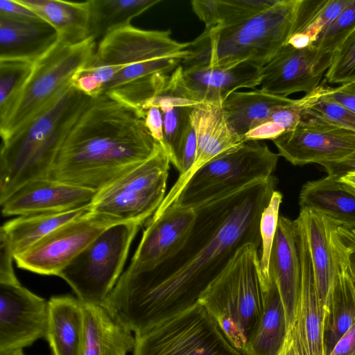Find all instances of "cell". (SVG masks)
<instances>
[{"label": "cell", "instance_id": "6da1fadb", "mask_svg": "<svg viewBox=\"0 0 355 355\" xmlns=\"http://www.w3.org/2000/svg\"><path fill=\"white\" fill-rule=\"evenodd\" d=\"M277 182L272 175L195 208L183 248L150 270L125 271L103 306L135 336L193 306L240 248H261V215Z\"/></svg>", "mask_w": 355, "mask_h": 355}, {"label": "cell", "instance_id": "7a4b0ae2", "mask_svg": "<svg viewBox=\"0 0 355 355\" xmlns=\"http://www.w3.org/2000/svg\"><path fill=\"white\" fill-rule=\"evenodd\" d=\"M160 146L135 110L102 94L91 99L71 128L49 178L98 192Z\"/></svg>", "mask_w": 355, "mask_h": 355}, {"label": "cell", "instance_id": "3957f363", "mask_svg": "<svg viewBox=\"0 0 355 355\" xmlns=\"http://www.w3.org/2000/svg\"><path fill=\"white\" fill-rule=\"evenodd\" d=\"M188 45L173 40L169 30H143L130 24L99 40L92 57L71 83L92 98L104 94L144 119L143 105L188 56Z\"/></svg>", "mask_w": 355, "mask_h": 355}, {"label": "cell", "instance_id": "277c9868", "mask_svg": "<svg viewBox=\"0 0 355 355\" xmlns=\"http://www.w3.org/2000/svg\"><path fill=\"white\" fill-rule=\"evenodd\" d=\"M91 99L71 83L46 110L1 141L0 204L27 182L49 178L65 137Z\"/></svg>", "mask_w": 355, "mask_h": 355}, {"label": "cell", "instance_id": "5b68a950", "mask_svg": "<svg viewBox=\"0 0 355 355\" xmlns=\"http://www.w3.org/2000/svg\"><path fill=\"white\" fill-rule=\"evenodd\" d=\"M300 0H279L272 7L232 26L205 28L189 42L183 71L230 67L243 62L262 68L287 44Z\"/></svg>", "mask_w": 355, "mask_h": 355}, {"label": "cell", "instance_id": "8992f818", "mask_svg": "<svg viewBox=\"0 0 355 355\" xmlns=\"http://www.w3.org/2000/svg\"><path fill=\"white\" fill-rule=\"evenodd\" d=\"M259 249L253 243L240 248L198 300L230 343L245 355L265 307Z\"/></svg>", "mask_w": 355, "mask_h": 355}, {"label": "cell", "instance_id": "52a82bcc", "mask_svg": "<svg viewBox=\"0 0 355 355\" xmlns=\"http://www.w3.org/2000/svg\"><path fill=\"white\" fill-rule=\"evenodd\" d=\"M97 46L90 37L71 44L58 40L35 60L33 71L4 121L0 123L1 141L22 129L51 105L85 67Z\"/></svg>", "mask_w": 355, "mask_h": 355}, {"label": "cell", "instance_id": "ba28073f", "mask_svg": "<svg viewBox=\"0 0 355 355\" xmlns=\"http://www.w3.org/2000/svg\"><path fill=\"white\" fill-rule=\"evenodd\" d=\"M141 225L125 222L110 226L58 276L83 303L103 306L122 275L131 243Z\"/></svg>", "mask_w": 355, "mask_h": 355}, {"label": "cell", "instance_id": "9c48e42d", "mask_svg": "<svg viewBox=\"0 0 355 355\" xmlns=\"http://www.w3.org/2000/svg\"><path fill=\"white\" fill-rule=\"evenodd\" d=\"M279 155L265 143L251 140L200 168L173 205L195 209L260 180L275 171Z\"/></svg>", "mask_w": 355, "mask_h": 355}, {"label": "cell", "instance_id": "30bf717a", "mask_svg": "<svg viewBox=\"0 0 355 355\" xmlns=\"http://www.w3.org/2000/svg\"><path fill=\"white\" fill-rule=\"evenodd\" d=\"M170 163L161 145L149 159L98 191L91 203L92 211L123 223L142 225L155 214L166 196Z\"/></svg>", "mask_w": 355, "mask_h": 355}, {"label": "cell", "instance_id": "8fae6325", "mask_svg": "<svg viewBox=\"0 0 355 355\" xmlns=\"http://www.w3.org/2000/svg\"><path fill=\"white\" fill-rule=\"evenodd\" d=\"M135 336L132 355H245L226 338L198 302Z\"/></svg>", "mask_w": 355, "mask_h": 355}, {"label": "cell", "instance_id": "7c38bea8", "mask_svg": "<svg viewBox=\"0 0 355 355\" xmlns=\"http://www.w3.org/2000/svg\"><path fill=\"white\" fill-rule=\"evenodd\" d=\"M123 223L91 211L55 230L14 257L17 266L35 273L58 276L78 254L110 226Z\"/></svg>", "mask_w": 355, "mask_h": 355}, {"label": "cell", "instance_id": "4fadbf2b", "mask_svg": "<svg viewBox=\"0 0 355 355\" xmlns=\"http://www.w3.org/2000/svg\"><path fill=\"white\" fill-rule=\"evenodd\" d=\"M279 155L294 166L340 160L355 151V132L308 110L299 125L272 140Z\"/></svg>", "mask_w": 355, "mask_h": 355}, {"label": "cell", "instance_id": "5bb4252c", "mask_svg": "<svg viewBox=\"0 0 355 355\" xmlns=\"http://www.w3.org/2000/svg\"><path fill=\"white\" fill-rule=\"evenodd\" d=\"M49 302L19 282L0 284V352L31 346L45 338Z\"/></svg>", "mask_w": 355, "mask_h": 355}, {"label": "cell", "instance_id": "9a60e30c", "mask_svg": "<svg viewBox=\"0 0 355 355\" xmlns=\"http://www.w3.org/2000/svg\"><path fill=\"white\" fill-rule=\"evenodd\" d=\"M331 61L313 45L295 48L286 44L261 68L260 89L282 97L309 94L320 85Z\"/></svg>", "mask_w": 355, "mask_h": 355}, {"label": "cell", "instance_id": "2e32d148", "mask_svg": "<svg viewBox=\"0 0 355 355\" xmlns=\"http://www.w3.org/2000/svg\"><path fill=\"white\" fill-rule=\"evenodd\" d=\"M196 218L195 209L175 205L153 215L125 272L148 271L173 257L186 243Z\"/></svg>", "mask_w": 355, "mask_h": 355}, {"label": "cell", "instance_id": "e0dca14e", "mask_svg": "<svg viewBox=\"0 0 355 355\" xmlns=\"http://www.w3.org/2000/svg\"><path fill=\"white\" fill-rule=\"evenodd\" d=\"M191 119L197 139L195 162L184 175L178 177L155 215L164 213L175 203L187 182L200 168L245 142L230 126L222 105H205L195 108Z\"/></svg>", "mask_w": 355, "mask_h": 355}, {"label": "cell", "instance_id": "ac0fdd59", "mask_svg": "<svg viewBox=\"0 0 355 355\" xmlns=\"http://www.w3.org/2000/svg\"><path fill=\"white\" fill-rule=\"evenodd\" d=\"M297 218L304 230L318 296L324 307L338 273L347 261L344 245L338 235L340 226L312 209H300Z\"/></svg>", "mask_w": 355, "mask_h": 355}, {"label": "cell", "instance_id": "d6986e66", "mask_svg": "<svg viewBox=\"0 0 355 355\" xmlns=\"http://www.w3.org/2000/svg\"><path fill=\"white\" fill-rule=\"evenodd\" d=\"M97 191L50 178L32 180L1 203L3 216L58 212L92 203Z\"/></svg>", "mask_w": 355, "mask_h": 355}, {"label": "cell", "instance_id": "ffe728a7", "mask_svg": "<svg viewBox=\"0 0 355 355\" xmlns=\"http://www.w3.org/2000/svg\"><path fill=\"white\" fill-rule=\"evenodd\" d=\"M269 276L275 282L286 313L288 331L293 327L301 290L299 230L295 220L279 216L269 261Z\"/></svg>", "mask_w": 355, "mask_h": 355}, {"label": "cell", "instance_id": "44dd1931", "mask_svg": "<svg viewBox=\"0 0 355 355\" xmlns=\"http://www.w3.org/2000/svg\"><path fill=\"white\" fill-rule=\"evenodd\" d=\"M295 220L299 230L302 279L295 320L289 330L293 334L300 355H324V307L321 304L318 296L303 228L297 218Z\"/></svg>", "mask_w": 355, "mask_h": 355}, {"label": "cell", "instance_id": "7402d4cb", "mask_svg": "<svg viewBox=\"0 0 355 355\" xmlns=\"http://www.w3.org/2000/svg\"><path fill=\"white\" fill-rule=\"evenodd\" d=\"M208 105L195 101L184 86L183 69L179 65L168 77L156 96L142 107L160 109L163 118L164 145L170 162L175 168L180 141L195 108Z\"/></svg>", "mask_w": 355, "mask_h": 355}, {"label": "cell", "instance_id": "603a6c76", "mask_svg": "<svg viewBox=\"0 0 355 355\" xmlns=\"http://www.w3.org/2000/svg\"><path fill=\"white\" fill-rule=\"evenodd\" d=\"M261 68L243 62L230 67H206L183 71V82L196 101L222 105L232 92L260 85Z\"/></svg>", "mask_w": 355, "mask_h": 355}, {"label": "cell", "instance_id": "cb8c5ba5", "mask_svg": "<svg viewBox=\"0 0 355 355\" xmlns=\"http://www.w3.org/2000/svg\"><path fill=\"white\" fill-rule=\"evenodd\" d=\"M58 40L55 29L40 17L0 15V58L35 61Z\"/></svg>", "mask_w": 355, "mask_h": 355}, {"label": "cell", "instance_id": "d4e9b609", "mask_svg": "<svg viewBox=\"0 0 355 355\" xmlns=\"http://www.w3.org/2000/svg\"><path fill=\"white\" fill-rule=\"evenodd\" d=\"M300 209L314 210L340 227L355 229V189L339 178L327 175L309 181L299 195Z\"/></svg>", "mask_w": 355, "mask_h": 355}, {"label": "cell", "instance_id": "484cf974", "mask_svg": "<svg viewBox=\"0 0 355 355\" xmlns=\"http://www.w3.org/2000/svg\"><path fill=\"white\" fill-rule=\"evenodd\" d=\"M84 332L80 355H127L135 336L103 306L83 303Z\"/></svg>", "mask_w": 355, "mask_h": 355}, {"label": "cell", "instance_id": "4316f807", "mask_svg": "<svg viewBox=\"0 0 355 355\" xmlns=\"http://www.w3.org/2000/svg\"><path fill=\"white\" fill-rule=\"evenodd\" d=\"M48 302L45 339L51 355H80L84 332L83 303L70 295L52 296Z\"/></svg>", "mask_w": 355, "mask_h": 355}, {"label": "cell", "instance_id": "83f0119b", "mask_svg": "<svg viewBox=\"0 0 355 355\" xmlns=\"http://www.w3.org/2000/svg\"><path fill=\"white\" fill-rule=\"evenodd\" d=\"M51 24L58 40L75 44L92 37L90 1L17 0Z\"/></svg>", "mask_w": 355, "mask_h": 355}, {"label": "cell", "instance_id": "f1b7e54d", "mask_svg": "<svg viewBox=\"0 0 355 355\" xmlns=\"http://www.w3.org/2000/svg\"><path fill=\"white\" fill-rule=\"evenodd\" d=\"M91 211L90 204L64 211L19 216L5 223L1 227L0 234L8 240L15 257L62 225Z\"/></svg>", "mask_w": 355, "mask_h": 355}, {"label": "cell", "instance_id": "f546056e", "mask_svg": "<svg viewBox=\"0 0 355 355\" xmlns=\"http://www.w3.org/2000/svg\"><path fill=\"white\" fill-rule=\"evenodd\" d=\"M354 324L355 290L346 261L338 273L324 306V355H330L338 340Z\"/></svg>", "mask_w": 355, "mask_h": 355}, {"label": "cell", "instance_id": "4dcf8cb0", "mask_svg": "<svg viewBox=\"0 0 355 355\" xmlns=\"http://www.w3.org/2000/svg\"><path fill=\"white\" fill-rule=\"evenodd\" d=\"M294 99L269 94L262 89L234 92L222 104L227 121L239 136H244L264 121L277 108ZM245 140V139H244Z\"/></svg>", "mask_w": 355, "mask_h": 355}, {"label": "cell", "instance_id": "1f68e13d", "mask_svg": "<svg viewBox=\"0 0 355 355\" xmlns=\"http://www.w3.org/2000/svg\"><path fill=\"white\" fill-rule=\"evenodd\" d=\"M288 335L284 304L275 281L270 277L262 316L249 342L246 355H279Z\"/></svg>", "mask_w": 355, "mask_h": 355}, {"label": "cell", "instance_id": "d6a6232c", "mask_svg": "<svg viewBox=\"0 0 355 355\" xmlns=\"http://www.w3.org/2000/svg\"><path fill=\"white\" fill-rule=\"evenodd\" d=\"M279 0H194L193 12L205 28H226L239 24L272 7Z\"/></svg>", "mask_w": 355, "mask_h": 355}, {"label": "cell", "instance_id": "836d02e7", "mask_svg": "<svg viewBox=\"0 0 355 355\" xmlns=\"http://www.w3.org/2000/svg\"><path fill=\"white\" fill-rule=\"evenodd\" d=\"M91 33L100 40L112 31L130 24V21L159 3L160 0H89Z\"/></svg>", "mask_w": 355, "mask_h": 355}, {"label": "cell", "instance_id": "e575fe53", "mask_svg": "<svg viewBox=\"0 0 355 355\" xmlns=\"http://www.w3.org/2000/svg\"><path fill=\"white\" fill-rule=\"evenodd\" d=\"M328 87L320 84L309 94L288 105L274 110L264 121L248 132L245 136V141L265 139L273 140L282 135L295 129L300 123L302 116L325 94Z\"/></svg>", "mask_w": 355, "mask_h": 355}, {"label": "cell", "instance_id": "d590c367", "mask_svg": "<svg viewBox=\"0 0 355 355\" xmlns=\"http://www.w3.org/2000/svg\"><path fill=\"white\" fill-rule=\"evenodd\" d=\"M35 61L0 58V123L7 118L29 78Z\"/></svg>", "mask_w": 355, "mask_h": 355}, {"label": "cell", "instance_id": "8d00e7d4", "mask_svg": "<svg viewBox=\"0 0 355 355\" xmlns=\"http://www.w3.org/2000/svg\"><path fill=\"white\" fill-rule=\"evenodd\" d=\"M282 194L275 191L270 200L261 213L259 223L261 253L259 261V270L262 286L266 291L269 282V261L279 220V207Z\"/></svg>", "mask_w": 355, "mask_h": 355}, {"label": "cell", "instance_id": "74e56055", "mask_svg": "<svg viewBox=\"0 0 355 355\" xmlns=\"http://www.w3.org/2000/svg\"><path fill=\"white\" fill-rule=\"evenodd\" d=\"M355 30V0H352L339 15L312 44L319 52L331 58L343 41Z\"/></svg>", "mask_w": 355, "mask_h": 355}, {"label": "cell", "instance_id": "f35d334b", "mask_svg": "<svg viewBox=\"0 0 355 355\" xmlns=\"http://www.w3.org/2000/svg\"><path fill=\"white\" fill-rule=\"evenodd\" d=\"M351 1L352 0H327L313 19L303 30L292 34L287 44L295 48H305L312 45L319 34Z\"/></svg>", "mask_w": 355, "mask_h": 355}, {"label": "cell", "instance_id": "ab89813d", "mask_svg": "<svg viewBox=\"0 0 355 355\" xmlns=\"http://www.w3.org/2000/svg\"><path fill=\"white\" fill-rule=\"evenodd\" d=\"M324 76L329 83L340 85L355 82V30L334 53Z\"/></svg>", "mask_w": 355, "mask_h": 355}, {"label": "cell", "instance_id": "60d3db41", "mask_svg": "<svg viewBox=\"0 0 355 355\" xmlns=\"http://www.w3.org/2000/svg\"><path fill=\"white\" fill-rule=\"evenodd\" d=\"M329 122L355 132V112L329 100L320 98L311 107Z\"/></svg>", "mask_w": 355, "mask_h": 355}, {"label": "cell", "instance_id": "b9f144b4", "mask_svg": "<svg viewBox=\"0 0 355 355\" xmlns=\"http://www.w3.org/2000/svg\"><path fill=\"white\" fill-rule=\"evenodd\" d=\"M197 139L194 126L190 120L182 135L179 148L177 170L179 177L184 175L192 167L196 155Z\"/></svg>", "mask_w": 355, "mask_h": 355}, {"label": "cell", "instance_id": "7bdbcfd3", "mask_svg": "<svg viewBox=\"0 0 355 355\" xmlns=\"http://www.w3.org/2000/svg\"><path fill=\"white\" fill-rule=\"evenodd\" d=\"M13 252L6 238L0 234V284L18 282L12 267Z\"/></svg>", "mask_w": 355, "mask_h": 355}, {"label": "cell", "instance_id": "ee69618b", "mask_svg": "<svg viewBox=\"0 0 355 355\" xmlns=\"http://www.w3.org/2000/svg\"><path fill=\"white\" fill-rule=\"evenodd\" d=\"M321 98L335 102L355 112V82L329 87Z\"/></svg>", "mask_w": 355, "mask_h": 355}, {"label": "cell", "instance_id": "f6af8a7d", "mask_svg": "<svg viewBox=\"0 0 355 355\" xmlns=\"http://www.w3.org/2000/svg\"><path fill=\"white\" fill-rule=\"evenodd\" d=\"M144 123L151 136L163 147V118L159 108L150 107L145 111Z\"/></svg>", "mask_w": 355, "mask_h": 355}, {"label": "cell", "instance_id": "bcb514c9", "mask_svg": "<svg viewBox=\"0 0 355 355\" xmlns=\"http://www.w3.org/2000/svg\"><path fill=\"white\" fill-rule=\"evenodd\" d=\"M320 165L324 167L327 175L339 178L348 173H355V151L340 160L324 162Z\"/></svg>", "mask_w": 355, "mask_h": 355}, {"label": "cell", "instance_id": "7dc6e473", "mask_svg": "<svg viewBox=\"0 0 355 355\" xmlns=\"http://www.w3.org/2000/svg\"><path fill=\"white\" fill-rule=\"evenodd\" d=\"M0 15L15 17H39L17 0H0Z\"/></svg>", "mask_w": 355, "mask_h": 355}, {"label": "cell", "instance_id": "c3c4849f", "mask_svg": "<svg viewBox=\"0 0 355 355\" xmlns=\"http://www.w3.org/2000/svg\"><path fill=\"white\" fill-rule=\"evenodd\" d=\"M330 355H355V324L341 337Z\"/></svg>", "mask_w": 355, "mask_h": 355}, {"label": "cell", "instance_id": "681fc988", "mask_svg": "<svg viewBox=\"0 0 355 355\" xmlns=\"http://www.w3.org/2000/svg\"><path fill=\"white\" fill-rule=\"evenodd\" d=\"M339 238L341 240L345 250L347 263L349 271L352 275L355 276V246L343 240L340 236Z\"/></svg>", "mask_w": 355, "mask_h": 355}, {"label": "cell", "instance_id": "f907efd6", "mask_svg": "<svg viewBox=\"0 0 355 355\" xmlns=\"http://www.w3.org/2000/svg\"><path fill=\"white\" fill-rule=\"evenodd\" d=\"M279 355H300L291 330L288 331L286 342Z\"/></svg>", "mask_w": 355, "mask_h": 355}, {"label": "cell", "instance_id": "816d5d0a", "mask_svg": "<svg viewBox=\"0 0 355 355\" xmlns=\"http://www.w3.org/2000/svg\"><path fill=\"white\" fill-rule=\"evenodd\" d=\"M340 180L355 189V173H348L341 177Z\"/></svg>", "mask_w": 355, "mask_h": 355}, {"label": "cell", "instance_id": "f5cc1de1", "mask_svg": "<svg viewBox=\"0 0 355 355\" xmlns=\"http://www.w3.org/2000/svg\"><path fill=\"white\" fill-rule=\"evenodd\" d=\"M0 355H25L23 349H16L0 352Z\"/></svg>", "mask_w": 355, "mask_h": 355}, {"label": "cell", "instance_id": "db71d44e", "mask_svg": "<svg viewBox=\"0 0 355 355\" xmlns=\"http://www.w3.org/2000/svg\"><path fill=\"white\" fill-rule=\"evenodd\" d=\"M351 274V273H350ZM351 276H352V283H353V286H354V290H355V276L354 275H352L351 274Z\"/></svg>", "mask_w": 355, "mask_h": 355}]
</instances>
